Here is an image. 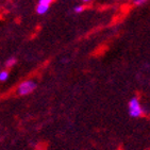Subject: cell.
<instances>
[{"label":"cell","mask_w":150,"mask_h":150,"mask_svg":"<svg viewBox=\"0 0 150 150\" xmlns=\"http://www.w3.org/2000/svg\"><path fill=\"white\" fill-rule=\"evenodd\" d=\"M9 78V72L6 71V70H2V71H0V81H6Z\"/></svg>","instance_id":"5"},{"label":"cell","mask_w":150,"mask_h":150,"mask_svg":"<svg viewBox=\"0 0 150 150\" xmlns=\"http://www.w3.org/2000/svg\"><path fill=\"white\" fill-rule=\"evenodd\" d=\"M36 88V83L33 82V81H25L18 86V94L21 96L25 95H29L30 93H32L33 91Z\"/></svg>","instance_id":"2"},{"label":"cell","mask_w":150,"mask_h":150,"mask_svg":"<svg viewBox=\"0 0 150 150\" xmlns=\"http://www.w3.org/2000/svg\"><path fill=\"white\" fill-rule=\"evenodd\" d=\"M84 10V8L82 6H76L75 9H74V11L76 12V13H81V12L83 11Z\"/></svg>","instance_id":"7"},{"label":"cell","mask_w":150,"mask_h":150,"mask_svg":"<svg viewBox=\"0 0 150 150\" xmlns=\"http://www.w3.org/2000/svg\"><path fill=\"white\" fill-rule=\"evenodd\" d=\"M143 113V109H142L141 104H139L137 98H132L129 101V115L131 117H139Z\"/></svg>","instance_id":"1"},{"label":"cell","mask_w":150,"mask_h":150,"mask_svg":"<svg viewBox=\"0 0 150 150\" xmlns=\"http://www.w3.org/2000/svg\"><path fill=\"white\" fill-rule=\"evenodd\" d=\"M52 0H38V4H43V6H50Z\"/></svg>","instance_id":"6"},{"label":"cell","mask_w":150,"mask_h":150,"mask_svg":"<svg viewBox=\"0 0 150 150\" xmlns=\"http://www.w3.org/2000/svg\"><path fill=\"white\" fill-rule=\"evenodd\" d=\"M16 64V59L14 57L8 59V61L6 62V67H13Z\"/></svg>","instance_id":"4"},{"label":"cell","mask_w":150,"mask_h":150,"mask_svg":"<svg viewBox=\"0 0 150 150\" xmlns=\"http://www.w3.org/2000/svg\"><path fill=\"white\" fill-rule=\"evenodd\" d=\"M67 62H68V60H63V61H62V63H67Z\"/></svg>","instance_id":"9"},{"label":"cell","mask_w":150,"mask_h":150,"mask_svg":"<svg viewBox=\"0 0 150 150\" xmlns=\"http://www.w3.org/2000/svg\"><path fill=\"white\" fill-rule=\"evenodd\" d=\"M84 2H87V1H90V0H83Z\"/></svg>","instance_id":"10"},{"label":"cell","mask_w":150,"mask_h":150,"mask_svg":"<svg viewBox=\"0 0 150 150\" xmlns=\"http://www.w3.org/2000/svg\"><path fill=\"white\" fill-rule=\"evenodd\" d=\"M49 10V6H43V4H38L36 6V13L40 15H44L47 13V11Z\"/></svg>","instance_id":"3"},{"label":"cell","mask_w":150,"mask_h":150,"mask_svg":"<svg viewBox=\"0 0 150 150\" xmlns=\"http://www.w3.org/2000/svg\"><path fill=\"white\" fill-rule=\"evenodd\" d=\"M145 1H147V0H135V4H142V3H144Z\"/></svg>","instance_id":"8"}]
</instances>
